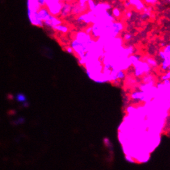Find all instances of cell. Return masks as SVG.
Wrapping results in <instances>:
<instances>
[{"mask_svg":"<svg viewBox=\"0 0 170 170\" xmlns=\"http://www.w3.org/2000/svg\"><path fill=\"white\" fill-rule=\"evenodd\" d=\"M45 5L48 12L53 15H56L61 10V4L58 1H46Z\"/></svg>","mask_w":170,"mask_h":170,"instance_id":"6da1fadb","label":"cell"},{"mask_svg":"<svg viewBox=\"0 0 170 170\" xmlns=\"http://www.w3.org/2000/svg\"><path fill=\"white\" fill-rule=\"evenodd\" d=\"M28 16L32 24L36 26L42 27L43 22L40 19L37 12L28 11Z\"/></svg>","mask_w":170,"mask_h":170,"instance_id":"7a4b0ae2","label":"cell"},{"mask_svg":"<svg viewBox=\"0 0 170 170\" xmlns=\"http://www.w3.org/2000/svg\"><path fill=\"white\" fill-rule=\"evenodd\" d=\"M28 11L31 12H38L40 9L41 6L38 1H27Z\"/></svg>","mask_w":170,"mask_h":170,"instance_id":"3957f363","label":"cell"},{"mask_svg":"<svg viewBox=\"0 0 170 170\" xmlns=\"http://www.w3.org/2000/svg\"><path fill=\"white\" fill-rule=\"evenodd\" d=\"M16 98V100L18 101L23 102V103L26 101V100H27L26 96L24 94H23V93H18Z\"/></svg>","mask_w":170,"mask_h":170,"instance_id":"277c9868","label":"cell"},{"mask_svg":"<svg viewBox=\"0 0 170 170\" xmlns=\"http://www.w3.org/2000/svg\"><path fill=\"white\" fill-rule=\"evenodd\" d=\"M24 121H25L24 118H23V117H19V118H18V119L17 120L12 121V124H14V125H18V124H19L23 123Z\"/></svg>","mask_w":170,"mask_h":170,"instance_id":"5b68a950","label":"cell"},{"mask_svg":"<svg viewBox=\"0 0 170 170\" xmlns=\"http://www.w3.org/2000/svg\"><path fill=\"white\" fill-rule=\"evenodd\" d=\"M7 114L9 116H14L16 114V110H14V109H10L7 112Z\"/></svg>","mask_w":170,"mask_h":170,"instance_id":"8992f818","label":"cell"},{"mask_svg":"<svg viewBox=\"0 0 170 170\" xmlns=\"http://www.w3.org/2000/svg\"><path fill=\"white\" fill-rule=\"evenodd\" d=\"M6 98L8 100H12L14 98V95L11 93H8L6 95Z\"/></svg>","mask_w":170,"mask_h":170,"instance_id":"52a82bcc","label":"cell"},{"mask_svg":"<svg viewBox=\"0 0 170 170\" xmlns=\"http://www.w3.org/2000/svg\"><path fill=\"white\" fill-rule=\"evenodd\" d=\"M113 14H114V15H115V16L118 17V16H119L120 15V11L118 10L117 9H115L113 10Z\"/></svg>","mask_w":170,"mask_h":170,"instance_id":"ba28073f","label":"cell"},{"mask_svg":"<svg viewBox=\"0 0 170 170\" xmlns=\"http://www.w3.org/2000/svg\"><path fill=\"white\" fill-rule=\"evenodd\" d=\"M23 107H28V106H29V103H28V102H27V101H25V102H24L23 103Z\"/></svg>","mask_w":170,"mask_h":170,"instance_id":"9c48e42d","label":"cell"}]
</instances>
